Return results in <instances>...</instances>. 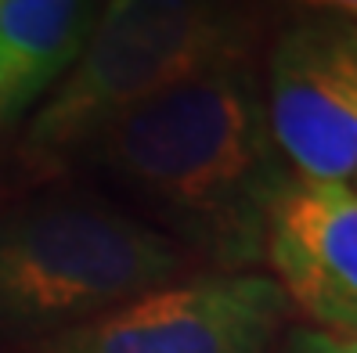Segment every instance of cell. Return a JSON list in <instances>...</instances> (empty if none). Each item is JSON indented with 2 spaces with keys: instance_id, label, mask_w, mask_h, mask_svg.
I'll list each match as a JSON object with an SVG mask.
<instances>
[{
  "instance_id": "obj_10",
  "label": "cell",
  "mask_w": 357,
  "mask_h": 353,
  "mask_svg": "<svg viewBox=\"0 0 357 353\" xmlns=\"http://www.w3.org/2000/svg\"><path fill=\"white\" fill-rule=\"evenodd\" d=\"M354 188H357V177H354Z\"/></svg>"
},
{
  "instance_id": "obj_8",
  "label": "cell",
  "mask_w": 357,
  "mask_h": 353,
  "mask_svg": "<svg viewBox=\"0 0 357 353\" xmlns=\"http://www.w3.org/2000/svg\"><path fill=\"white\" fill-rule=\"evenodd\" d=\"M271 353H357L354 331H325V328H292Z\"/></svg>"
},
{
  "instance_id": "obj_7",
  "label": "cell",
  "mask_w": 357,
  "mask_h": 353,
  "mask_svg": "<svg viewBox=\"0 0 357 353\" xmlns=\"http://www.w3.org/2000/svg\"><path fill=\"white\" fill-rule=\"evenodd\" d=\"M105 0H0V127L40 105L87 44Z\"/></svg>"
},
{
  "instance_id": "obj_9",
  "label": "cell",
  "mask_w": 357,
  "mask_h": 353,
  "mask_svg": "<svg viewBox=\"0 0 357 353\" xmlns=\"http://www.w3.org/2000/svg\"><path fill=\"white\" fill-rule=\"evenodd\" d=\"M292 4L310 8V15H332V18H347L357 26V0H292Z\"/></svg>"
},
{
  "instance_id": "obj_4",
  "label": "cell",
  "mask_w": 357,
  "mask_h": 353,
  "mask_svg": "<svg viewBox=\"0 0 357 353\" xmlns=\"http://www.w3.org/2000/svg\"><path fill=\"white\" fill-rule=\"evenodd\" d=\"M289 310L271 274H188L36 343L33 353H271Z\"/></svg>"
},
{
  "instance_id": "obj_1",
  "label": "cell",
  "mask_w": 357,
  "mask_h": 353,
  "mask_svg": "<svg viewBox=\"0 0 357 353\" xmlns=\"http://www.w3.org/2000/svg\"><path fill=\"white\" fill-rule=\"evenodd\" d=\"M83 155L149 205L188 256L220 271L264 260L271 210L292 180L249 58L155 94Z\"/></svg>"
},
{
  "instance_id": "obj_2",
  "label": "cell",
  "mask_w": 357,
  "mask_h": 353,
  "mask_svg": "<svg viewBox=\"0 0 357 353\" xmlns=\"http://www.w3.org/2000/svg\"><path fill=\"white\" fill-rule=\"evenodd\" d=\"M188 267L170 235L105 198L26 202L0 217V339L44 343L188 278Z\"/></svg>"
},
{
  "instance_id": "obj_5",
  "label": "cell",
  "mask_w": 357,
  "mask_h": 353,
  "mask_svg": "<svg viewBox=\"0 0 357 353\" xmlns=\"http://www.w3.org/2000/svg\"><path fill=\"white\" fill-rule=\"evenodd\" d=\"M264 109L300 180L357 177V26L332 15L292 22L267 54Z\"/></svg>"
},
{
  "instance_id": "obj_3",
  "label": "cell",
  "mask_w": 357,
  "mask_h": 353,
  "mask_svg": "<svg viewBox=\"0 0 357 353\" xmlns=\"http://www.w3.org/2000/svg\"><path fill=\"white\" fill-rule=\"evenodd\" d=\"M242 58L249 36L227 0H105L76 65L36 105L22 152L33 166H66L155 94Z\"/></svg>"
},
{
  "instance_id": "obj_6",
  "label": "cell",
  "mask_w": 357,
  "mask_h": 353,
  "mask_svg": "<svg viewBox=\"0 0 357 353\" xmlns=\"http://www.w3.org/2000/svg\"><path fill=\"white\" fill-rule=\"evenodd\" d=\"M264 260L310 328L357 336V188L292 177L267 220Z\"/></svg>"
}]
</instances>
